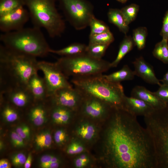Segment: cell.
<instances>
[{"instance_id":"7","label":"cell","mask_w":168,"mask_h":168,"mask_svg":"<svg viewBox=\"0 0 168 168\" xmlns=\"http://www.w3.org/2000/svg\"><path fill=\"white\" fill-rule=\"evenodd\" d=\"M68 78L102 74L111 68V63L92 57L86 53L69 56H62L55 62Z\"/></svg>"},{"instance_id":"23","label":"cell","mask_w":168,"mask_h":168,"mask_svg":"<svg viewBox=\"0 0 168 168\" xmlns=\"http://www.w3.org/2000/svg\"><path fill=\"white\" fill-rule=\"evenodd\" d=\"M86 47L87 45L84 44L76 43L59 50L51 49L49 52L62 56H72L85 53Z\"/></svg>"},{"instance_id":"19","label":"cell","mask_w":168,"mask_h":168,"mask_svg":"<svg viewBox=\"0 0 168 168\" xmlns=\"http://www.w3.org/2000/svg\"><path fill=\"white\" fill-rule=\"evenodd\" d=\"M109 22L116 26L119 30L126 35L129 30V26L126 22L120 9L110 8L107 13Z\"/></svg>"},{"instance_id":"8","label":"cell","mask_w":168,"mask_h":168,"mask_svg":"<svg viewBox=\"0 0 168 168\" xmlns=\"http://www.w3.org/2000/svg\"><path fill=\"white\" fill-rule=\"evenodd\" d=\"M39 70L44 74V79L46 86L48 96H52L58 90L65 87H72L64 74L56 63L44 61H38Z\"/></svg>"},{"instance_id":"38","label":"cell","mask_w":168,"mask_h":168,"mask_svg":"<svg viewBox=\"0 0 168 168\" xmlns=\"http://www.w3.org/2000/svg\"><path fill=\"white\" fill-rule=\"evenodd\" d=\"M84 150L83 146L80 143L74 142L71 143L67 148V153L70 155H74L82 152Z\"/></svg>"},{"instance_id":"25","label":"cell","mask_w":168,"mask_h":168,"mask_svg":"<svg viewBox=\"0 0 168 168\" xmlns=\"http://www.w3.org/2000/svg\"><path fill=\"white\" fill-rule=\"evenodd\" d=\"M152 54L157 59L164 63L168 64V41L162 39L156 43Z\"/></svg>"},{"instance_id":"3","label":"cell","mask_w":168,"mask_h":168,"mask_svg":"<svg viewBox=\"0 0 168 168\" xmlns=\"http://www.w3.org/2000/svg\"><path fill=\"white\" fill-rule=\"evenodd\" d=\"M0 40L11 50L36 58L46 56L51 49L41 29L35 26L2 34Z\"/></svg>"},{"instance_id":"20","label":"cell","mask_w":168,"mask_h":168,"mask_svg":"<svg viewBox=\"0 0 168 168\" xmlns=\"http://www.w3.org/2000/svg\"><path fill=\"white\" fill-rule=\"evenodd\" d=\"M108 81L115 83H120L124 81L133 80L135 76L134 71H132L127 65L123 66L120 70L109 75H103Z\"/></svg>"},{"instance_id":"13","label":"cell","mask_w":168,"mask_h":168,"mask_svg":"<svg viewBox=\"0 0 168 168\" xmlns=\"http://www.w3.org/2000/svg\"><path fill=\"white\" fill-rule=\"evenodd\" d=\"M5 96L9 102L17 108L29 106L35 100L27 86H18L10 88L0 93Z\"/></svg>"},{"instance_id":"46","label":"cell","mask_w":168,"mask_h":168,"mask_svg":"<svg viewBox=\"0 0 168 168\" xmlns=\"http://www.w3.org/2000/svg\"><path fill=\"white\" fill-rule=\"evenodd\" d=\"M117 1L122 3H124L127 2L128 0H116Z\"/></svg>"},{"instance_id":"10","label":"cell","mask_w":168,"mask_h":168,"mask_svg":"<svg viewBox=\"0 0 168 168\" xmlns=\"http://www.w3.org/2000/svg\"><path fill=\"white\" fill-rule=\"evenodd\" d=\"M83 96L81 90L72 87L60 89L50 96L58 104L72 110L81 105Z\"/></svg>"},{"instance_id":"31","label":"cell","mask_w":168,"mask_h":168,"mask_svg":"<svg viewBox=\"0 0 168 168\" xmlns=\"http://www.w3.org/2000/svg\"><path fill=\"white\" fill-rule=\"evenodd\" d=\"M17 108L9 102L3 106L2 115L7 122H12L18 119L19 113Z\"/></svg>"},{"instance_id":"39","label":"cell","mask_w":168,"mask_h":168,"mask_svg":"<svg viewBox=\"0 0 168 168\" xmlns=\"http://www.w3.org/2000/svg\"><path fill=\"white\" fill-rule=\"evenodd\" d=\"M160 34L162 39L168 41V10L166 12L163 18Z\"/></svg>"},{"instance_id":"4","label":"cell","mask_w":168,"mask_h":168,"mask_svg":"<svg viewBox=\"0 0 168 168\" xmlns=\"http://www.w3.org/2000/svg\"><path fill=\"white\" fill-rule=\"evenodd\" d=\"M71 82L82 92L103 100L114 108L123 109L125 95L121 83L111 82L102 74L73 77Z\"/></svg>"},{"instance_id":"17","label":"cell","mask_w":168,"mask_h":168,"mask_svg":"<svg viewBox=\"0 0 168 168\" xmlns=\"http://www.w3.org/2000/svg\"><path fill=\"white\" fill-rule=\"evenodd\" d=\"M27 86L35 101L43 100L49 97L44 78L40 77L37 73L30 77Z\"/></svg>"},{"instance_id":"27","label":"cell","mask_w":168,"mask_h":168,"mask_svg":"<svg viewBox=\"0 0 168 168\" xmlns=\"http://www.w3.org/2000/svg\"><path fill=\"white\" fill-rule=\"evenodd\" d=\"M25 6L24 0H0V16Z\"/></svg>"},{"instance_id":"43","label":"cell","mask_w":168,"mask_h":168,"mask_svg":"<svg viewBox=\"0 0 168 168\" xmlns=\"http://www.w3.org/2000/svg\"><path fill=\"white\" fill-rule=\"evenodd\" d=\"M0 168H10L11 166L8 161L6 159H2L0 161Z\"/></svg>"},{"instance_id":"9","label":"cell","mask_w":168,"mask_h":168,"mask_svg":"<svg viewBox=\"0 0 168 168\" xmlns=\"http://www.w3.org/2000/svg\"><path fill=\"white\" fill-rule=\"evenodd\" d=\"M30 19L28 10L24 7L0 16V30L3 33L20 30Z\"/></svg>"},{"instance_id":"40","label":"cell","mask_w":168,"mask_h":168,"mask_svg":"<svg viewBox=\"0 0 168 168\" xmlns=\"http://www.w3.org/2000/svg\"><path fill=\"white\" fill-rule=\"evenodd\" d=\"M15 131L24 139L29 138L30 129L26 125L23 124L17 127Z\"/></svg>"},{"instance_id":"5","label":"cell","mask_w":168,"mask_h":168,"mask_svg":"<svg viewBox=\"0 0 168 168\" xmlns=\"http://www.w3.org/2000/svg\"><path fill=\"white\" fill-rule=\"evenodd\" d=\"M34 26L44 29L52 38L61 36L65 22L55 6V0H24Z\"/></svg>"},{"instance_id":"26","label":"cell","mask_w":168,"mask_h":168,"mask_svg":"<svg viewBox=\"0 0 168 168\" xmlns=\"http://www.w3.org/2000/svg\"><path fill=\"white\" fill-rule=\"evenodd\" d=\"M114 38L110 30L89 36V44H99L110 45L114 42Z\"/></svg>"},{"instance_id":"21","label":"cell","mask_w":168,"mask_h":168,"mask_svg":"<svg viewBox=\"0 0 168 168\" xmlns=\"http://www.w3.org/2000/svg\"><path fill=\"white\" fill-rule=\"evenodd\" d=\"M135 46L132 37L126 35L120 43L117 56L115 59L111 63V68L117 67L124 56Z\"/></svg>"},{"instance_id":"35","label":"cell","mask_w":168,"mask_h":168,"mask_svg":"<svg viewBox=\"0 0 168 168\" xmlns=\"http://www.w3.org/2000/svg\"><path fill=\"white\" fill-rule=\"evenodd\" d=\"M154 94L166 105H168V85L162 84Z\"/></svg>"},{"instance_id":"24","label":"cell","mask_w":168,"mask_h":168,"mask_svg":"<svg viewBox=\"0 0 168 168\" xmlns=\"http://www.w3.org/2000/svg\"><path fill=\"white\" fill-rule=\"evenodd\" d=\"M147 34V29L145 27H138L133 30L132 37L135 46L138 50H142L145 47Z\"/></svg>"},{"instance_id":"44","label":"cell","mask_w":168,"mask_h":168,"mask_svg":"<svg viewBox=\"0 0 168 168\" xmlns=\"http://www.w3.org/2000/svg\"><path fill=\"white\" fill-rule=\"evenodd\" d=\"M32 157L31 155L29 154L27 157L26 161L24 165L25 168H30L31 165Z\"/></svg>"},{"instance_id":"28","label":"cell","mask_w":168,"mask_h":168,"mask_svg":"<svg viewBox=\"0 0 168 168\" xmlns=\"http://www.w3.org/2000/svg\"><path fill=\"white\" fill-rule=\"evenodd\" d=\"M139 10V5L134 3L126 6L120 9L126 22L129 25L136 19Z\"/></svg>"},{"instance_id":"30","label":"cell","mask_w":168,"mask_h":168,"mask_svg":"<svg viewBox=\"0 0 168 168\" xmlns=\"http://www.w3.org/2000/svg\"><path fill=\"white\" fill-rule=\"evenodd\" d=\"M90 28V35L100 34L109 30L108 26L103 21L94 16L91 20L89 26Z\"/></svg>"},{"instance_id":"16","label":"cell","mask_w":168,"mask_h":168,"mask_svg":"<svg viewBox=\"0 0 168 168\" xmlns=\"http://www.w3.org/2000/svg\"><path fill=\"white\" fill-rule=\"evenodd\" d=\"M131 96L140 99L151 105L154 110H158L167 105L159 99L153 93L144 86L134 87L131 92Z\"/></svg>"},{"instance_id":"12","label":"cell","mask_w":168,"mask_h":168,"mask_svg":"<svg viewBox=\"0 0 168 168\" xmlns=\"http://www.w3.org/2000/svg\"><path fill=\"white\" fill-rule=\"evenodd\" d=\"M82 92L84 94L81 104L82 110L88 116L93 118L99 117L111 113L114 108L103 100Z\"/></svg>"},{"instance_id":"29","label":"cell","mask_w":168,"mask_h":168,"mask_svg":"<svg viewBox=\"0 0 168 168\" xmlns=\"http://www.w3.org/2000/svg\"><path fill=\"white\" fill-rule=\"evenodd\" d=\"M109 46L102 44H88L87 45L86 53L93 58L101 59Z\"/></svg>"},{"instance_id":"32","label":"cell","mask_w":168,"mask_h":168,"mask_svg":"<svg viewBox=\"0 0 168 168\" xmlns=\"http://www.w3.org/2000/svg\"><path fill=\"white\" fill-rule=\"evenodd\" d=\"M35 142L36 146L39 148L49 147L52 142V138L50 133L46 131L39 133L35 137Z\"/></svg>"},{"instance_id":"33","label":"cell","mask_w":168,"mask_h":168,"mask_svg":"<svg viewBox=\"0 0 168 168\" xmlns=\"http://www.w3.org/2000/svg\"><path fill=\"white\" fill-rule=\"evenodd\" d=\"M59 165V159L51 155H44L40 159V166L42 168H57Z\"/></svg>"},{"instance_id":"22","label":"cell","mask_w":168,"mask_h":168,"mask_svg":"<svg viewBox=\"0 0 168 168\" xmlns=\"http://www.w3.org/2000/svg\"><path fill=\"white\" fill-rule=\"evenodd\" d=\"M41 103L33 105L29 110V115L33 124L36 126H40L45 122L47 111L45 105Z\"/></svg>"},{"instance_id":"15","label":"cell","mask_w":168,"mask_h":168,"mask_svg":"<svg viewBox=\"0 0 168 168\" xmlns=\"http://www.w3.org/2000/svg\"><path fill=\"white\" fill-rule=\"evenodd\" d=\"M123 107L124 109L136 117L145 116L154 110L151 105L143 100L126 96L124 98Z\"/></svg>"},{"instance_id":"18","label":"cell","mask_w":168,"mask_h":168,"mask_svg":"<svg viewBox=\"0 0 168 168\" xmlns=\"http://www.w3.org/2000/svg\"><path fill=\"white\" fill-rule=\"evenodd\" d=\"M50 98L53 106L50 111L54 121L59 124H66L70 119L72 110L58 104Z\"/></svg>"},{"instance_id":"36","label":"cell","mask_w":168,"mask_h":168,"mask_svg":"<svg viewBox=\"0 0 168 168\" xmlns=\"http://www.w3.org/2000/svg\"><path fill=\"white\" fill-rule=\"evenodd\" d=\"M27 157L22 153H18L12 156L11 157L12 162L16 167H21L24 165Z\"/></svg>"},{"instance_id":"42","label":"cell","mask_w":168,"mask_h":168,"mask_svg":"<svg viewBox=\"0 0 168 168\" xmlns=\"http://www.w3.org/2000/svg\"><path fill=\"white\" fill-rule=\"evenodd\" d=\"M89 161L88 157L86 155H82L75 160V164L77 167L81 168L85 166Z\"/></svg>"},{"instance_id":"2","label":"cell","mask_w":168,"mask_h":168,"mask_svg":"<svg viewBox=\"0 0 168 168\" xmlns=\"http://www.w3.org/2000/svg\"><path fill=\"white\" fill-rule=\"evenodd\" d=\"M36 58L11 50L0 44V92L27 86L39 70Z\"/></svg>"},{"instance_id":"45","label":"cell","mask_w":168,"mask_h":168,"mask_svg":"<svg viewBox=\"0 0 168 168\" xmlns=\"http://www.w3.org/2000/svg\"><path fill=\"white\" fill-rule=\"evenodd\" d=\"M162 84L168 85V71L164 75L163 78L160 80Z\"/></svg>"},{"instance_id":"6","label":"cell","mask_w":168,"mask_h":168,"mask_svg":"<svg viewBox=\"0 0 168 168\" xmlns=\"http://www.w3.org/2000/svg\"><path fill=\"white\" fill-rule=\"evenodd\" d=\"M144 117L154 146L156 168H168V105Z\"/></svg>"},{"instance_id":"37","label":"cell","mask_w":168,"mask_h":168,"mask_svg":"<svg viewBox=\"0 0 168 168\" xmlns=\"http://www.w3.org/2000/svg\"><path fill=\"white\" fill-rule=\"evenodd\" d=\"M10 138L12 144L16 147L21 148L25 146L24 139L16 131H12L10 134Z\"/></svg>"},{"instance_id":"14","label":"cell","mask_w":168,"mask_h":168,"mask_svg":"<svg viewBox=\"0 0 168 168\" xmlns=\"http://www.w3.org/2000/svg\"><path fill=\"white\" fill-rule=\"evenodd\" d=\"M133 63L134 67L135 75L141 77L148 83L157 85L159 86L161 85L155 75L153 67L142 56L136 58Z\"/></svg>"},{"instance_id":"11","label":"cell","mask_w":168,"mask_h":168,"mask_svg":"<svg viewBox=\"0 0 168 168\" xmlns=\"http://www.w3.org/2000/svg\"><path fill=\"white\" fill-rule=\"evenodd\" d=\"M59 0L65 17L76 30H82L89 26L91 20L79 11L74 0Z\"/></svg>"},{"instance_id":"41","label":"cell","mask_w":168,"mask_h":168,"mask_svg":"<svg viewBox=\"0 0 168 168\" xmlns=\"http://www.w3.org/2000/svg\"><path fill=\"white\" fill-rule=\"evenodd\" d=\"M66 137L65 133L63 130L61 129L56 131L54 134V140L58 144L63 143L65 140Z\"/></svg>"},{"instance_id":"34","label":"cell","mask_w":168,"mask_h":168,"mask_svg":"<svg viewBox=\"0 0 168 168\" xmlns=\"http://www.w3.org/2000/svg\"><path fill=\"white\" fill-rule=\"evenodd\" d=\"M77 133L83 138L89 140L91 139L95 133L94 126L90 124H85L81 125L78 128Z\"/></svg>"},{"instance_id":"1","label":"cell","mask_w":168,"mask_h":168,"mask_svg":"<svg viewBox=\"0 0 168 168\" xmlns=\"http://www.w3.org/2000/svg\"><path fill=\"white\" fill-rule=\"evenodd\" d=\"M105 136L108 166L114 168H156L154 146L146 128L137 117L124 109L114 108Z\"/></svg>"}]
</instances>
